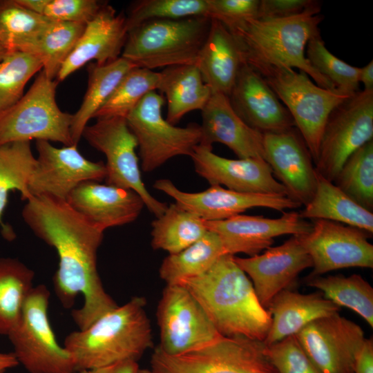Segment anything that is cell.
I'll return each instance as SVG.
<instances>
[{"label":"cell","instance_id":"cell-4","mask_svg":"<svg viewBox=\"0 0 373 373\" xmlns=\"http://www.w3.org/2000/svg\"><path fill=\"white\" fill-rule=\"evenodd\" d=\"M320 12L309 10L279 19L248 20L232 33L240 41L245 59L254 70L276 67L298 68L320 87L336 90L318 73L305 56V48L313 38L321 36Z\"/></svg>","mask_w":373,"mask_h":373},{"label":"cell","instance_id":"cell-6","mask_svg":"<svg viewBox=\"0 0 373 373\" xmlns=\"http://www.w3.org/2000/svg\"><path fill=\"white\" fill-rule=\"evenodd\" d=\"M256 71L264 78L289 112L314 164L330 113L352 95L320 87L300 70L266 67Z\"/></svg>","mask_w":373,"mask_h":373},{"label":"cell","instance_id":"cell-1","mask_svg":"<svg viewBox=\"0 0 373 373\" xmlns=\"http://www.w3.org/2000/svg\"><path fill=\"white\" fill-rule=\"evenodd\" d=\"M22 216L34 233L57 251L59 264L52 283L61 305L71 309L78 294H83V305L71 312L79 329L118 306L104 289L97 270V251L104 231L66 200L50 196H32L27 200Z\"/></svg>","mask_w":373,"mask_h":373},{"label":"cell","instance_id":"cell-19","mask_svg":"<svg viewBox=\"0 0 373 373\" xmlns=\"http://www.w3.org/2000/svg\"><path fill=\"white\" fill-rule=\"evenodd\" d=\"M264 159L287 196L307 205L316 189L317 172L311 153L296 127L282 133L263 134Z\"/></svg>","mask_w":373,"mask_h":373},{"label":"cell","instance_id":"cell-8","mask_svg":"<svg viewBox=\"0 0 373 373\" xmlns=\"http://www.w3.org/2000/svg\"><path fill=\"white\" fill-rule=\"evenodd\" d=\"M50 296L46 285L33 287L17 324L7 336L19 363L29 373H75L71 355L58 343L50 323Z\"/></svg>","mask_w":373,"mask_h":373},{"label":"cell","instance_id":"cell-23","mask_svg":"<svg viewBox=\"0 0 373 373\" xmlns=\"http://www.w3.org/2000/svg\"><path fill=\"white\" fill-rule=\"evenodd\" d=\"M128 32L126 16L117 14L111 6L103 3L95 16L86 23L56 80H65L90 61L103 65L117 59L122 55Z\"/></svg>","mask_w":373,"mask_h":373},{"label":"cell","instance_id":"cell-21","mask_svg":"<svg viewBox=\"0 0 373 373\" xmlns=\"http://www.w3.org/2000/svg\"><path fill=\"white\" fill-rule=\"evenodd\" d=\"M234 259L251 279L257 297L265 308L301 271L312 267V259L298 235L292 236L280 245L269 247L261 254L248 258L234 256Z\"/></svg>","mask_w":373,"mask_h":373},{"label":"cell","instance_id":"cell-33","mask_svg":"<svg viewBox=\"0 0 373 373\" xmlns=\"http://www.w3.org/2000/svg\"><path fill=\"white\" fill-rule=\"evenodd\" d=\"M224 254L219 236L208 230L204 236L186 248L169 254L160 267V277L166 285L179 284L203 274Z\"/></svg>","mask_w":373,"mask_h":373},{"label":"cell","instance_id":"cell-47","mask_svg":"<svg viewBox=\"0 0 373 373\" xmlns=\"http://www.w3.org/2000/svg\"><path fill=\"white\" fill-rule=\"evenodd\" d=\"M354 373H373V341L365 338L354 363Z\"/></svg>","mask_w":373,"mask_h":373},{"label":"cell","instance_id":"cell-36","mask_svg":"<svg viewBox=\"0 0 373 373\" xmlns=\"http://www.w3.org/2000/svg\"><path fill=\"white\" fill-rule=\"evenodd\" d=\"M305 283L340 307L354 311L373 327V288L361 275L308 276Z\"/></svg>","mask_w":373,"mask_h":373},{"label":"cell","instance_id":"cell-30","mask_svg":"<svg viewBox=\"0 0 373 373\" xmlns=\"http://www.w3.org/2000/svg\"><path fill=\"white\" fill-rule=\"evenodd\" d=\"M135 67L122 57L106 64L88 65V88L80 107L73 114L70 132L74 145H77L88 122L111 97L122 78Z\"/></svg>","mask_w":373,"mask_h":373},{"label":"cell","instance_id":"cell-17","mask_svg":"<svg viewBox=\"0 0 373 373\" xmlns=\"http://www.w3.org/2000/svg\"><path fill=\"white\" fill-rule=\"evenodd\" d=\"M153 187L204 221L223 220L254 207L284 211L301 206L287 195L241 193L219 185L191 193L180 190L170 180L159 179Z\"/></svg>","mask_w":373,"mask_h":373},{"label":"cell","instance_id":"cell-25","mask_svg":"<svg viewBox=\"0 0 373 373\" xmlns=\"http://www.w3.org/2000/svg\"><path fill=\"white\" fill-rule=\"evenodd\" d=\"M201 112L200 144L212 146L213 143H221L238 158L264 159L263 134L249 126L236 114L228 96L212 93Z\"/></svg>","mask_w":373,"mask_h":373},{"label":"cell","instance_id":"cell-12","mask_svg":"<svg viewBox=\"0 0 373 373\" xmlns=\"http://www.w3.org/2000/svg\"><path fill=\"white\" fill-rule=\"evenodd\" d=\"M82 136L90 146L104 154L107 184L136 192L155 218L164 212L167 204L153 196L143 182L136 154L137 142L126 118L97 119L95 124L84 128Z\"/></svg>","mask_w":373,"mask_h":373},{"label":"cell","instance_id":"cell-38","mask_svg":"<svg viewBox=\"0 0 373 373\" xmlns=\"http://www.w3.org/2000/svg\"><path fill=\"white\" fill-rule=\"evenodd\" d=\"M333 183L364 209L373 211V140L345 162Z\"/></svg>","mask_w":373,"mask_h":373},{"label":"cell","instance_id":"cell-10","mask_svg":"<svg viewBox=\"0 0 373 373\" xmlns=\"http://www.w3.org/2000/svg\"><path fill=\"white\" fill-rule=\"evenodd\" d=\"M164 102L160 93L151 91L126 118L136 138L141 168L144 172L155 171L174 157H190L201 142L200 125L191 124L179 127L163 117Z\"/></svg>","mask_w":373,"mask_h":373},{"label":"cell","instance_id":"cell-20","mask_svg":"<svg viewBox=\"0 0 373 373\" xmlns=\"http://www.w3.org/2000/svg\"><path fill=\"white\" fill-rule=\"evenodd\" d=\"M190 157L195 171L210 185L225 186L241 193L287 195L264 159H229L214 153L212 146L200 144Z\"/></svg>","mask_w":373,"mask_h":373},{"label":"cell","instance_id":"cell-39","mask_svg":"<svg viewBox=\"0 0 373 373\" xmlns=\"http://www.w3.org/2000/svg\"><path fill=\"white\" fill-rule=\"evenodd\" d=\"M160 79V72L140 67L133 68L122 78L93 118H126L148 93L157 90Z\"/></svg>","mask_w":373,"mask_h":373},{"label":"cell","instance_id":"cell-34","mask_svg":"<svg viewBox=\"0 0 373 373\" xmlns=\"http://www.w3.org/2000/svg\"><path fill=\"white\" fill-rule=\"evenodd\" d=\"M53 21L17 0H0V42L8 51L28 52Z\"/></svg>","mask_w":373,"mask_h":373},{"label":"cell","instance_id":"cell-7","mask_svg":"<svg viewBox=\"0 0 373 373\" xmlns=\"http://www.w3.org/2000/svg\"><path fill=\"white\" fill-rule=\"evenodd\" d=\"M56 79L41 70L28 90L10 109L0 115V146L18 141H52L68 146L73 114L63 112L55 99Z\"/></svg>","mask_w":373,"mask_h":373},{"label":"cell","instance_id":"cell-40","mask_svg":"<svg viewBox=\"0 0 373 373\" xmlns=\"http://www.w3.org/2000/svg\"><path fill=\"white\" fill-rule=\"evenodd\" d=\"M42 68V62L37 56L8 51L0 61V115L19 101L28 81Z\"/></svg>","mask_w":373,"mask_h":373},{"label":"cell","instance_id":"cell-46","mask_svg":"<svg viewBox=\"0 0 373 373\" xmlns=\"http://www.w3.org/2000/svg\"><path fill=\"white\" fill-rule=\"evenodd\" d=\"M309 10L320 12V2L314 0H260L257 19L286 18Z\"/></svg>","mask_w":373,"mask_h":373},{"label":"cell","instance_id":"cell-28","mask_svg":"<svg viewBox=\"0 0 373 373\" xmlns=\"http://www.w3.org/2000/svg\"><path fill=\"white\" fill-rule=\"evenodd\" d=\"M160 73L157 91L167 104L166 119L173 125L189 112L202 111L213 93L196 64L172 66Z\"/></svg>","mask_w":373,"mask_h":373},{"label":"cell","instance_id":"cell-42","mask_svg":"<svg viewBox=\"0 0 373 373\" xmlns=\"http://www.w3.org/2000/svg\"><path fill=\"white\" fill-rule=\"evenodd\" d=\"M306 48V57L312 66L331 82L337 90L349 95L358 91L360 68L334 55L325 47L321 36L312 39Z\"/></svg>","mask_w":373,"mask_h":373},{"label":"cell","instance_id":"cell-27","mask_svg":"<svg viewBox=\"0 0 373 373\" xmlns=\"http://www.w3.org/2000/svg\"><path fill=\"white\" fill-rule=\"evenodd\" d=\"M340 308L321 291L302 294L287 289L282 290L267 307L271 322L263 343L269 345L295 335L312 321L338 313Z\"/></svg>","mask_w":373,"mask_h":373},{"label":"cell","instance_id":"cell-13","mask_svg":"<svg viewBox=\"0 0 373 373\" xmlns=\"http://www.w3.org/2000/svg\"><path fill=\"white\" fill-rule=\"evenodd\" d=\"M159 348L175 355L198 349L223 336L202 307L183 285H166L157 309Z\"/></svg>","mask_w":373,"mask_h":373},{"label":"cell","instance_id":"cell-49","mask_svg":"<svg viewBox=\"0 0 373 373\" xmlns=\"http://www.w3.org/2000/svg\"><path fill=\"white\" fill-rule=\"evenodd\" d=\"M359 83L364 86V90H373V61L371 60L365 66L360 68Z\"/></svg>","mask_w":373,"mask_h":373},{"label":"cell","instance_id":"cell-44","mask_svg":"<svg viewBox=\"0 0 373 373\" xmlns=\"http://www.w3.org/2000/svg\"><path fill=\"white\" fill-rule=\"evenodd\" d=\"M208 16L224 26L231 33L248 20L257 19L260 0H207Z\"/></svg>","mask_w":373,"mask_h":373},{"label":"cell","instance_id":"cell-15","mask_svg":"<svg viewBox=\"0 0 373 373\" xmlns=\"http://www.w3.org/2000/svg\"><path fill=\"white\" fill-rule=\"evenodd\" d=\"M295 336L321 373H354L365 339L362 328L338 313L312 321Z\"/></svg>","mask_w":373,"mask_h":373},{"label":"cell","instance_id":"cell-24","mask_svg":"<svg viewBox=\"0 0 373 373\" xmlns=\"http://www.w3.org/2000/svg\"><path fill=\"white\" fill-rule=\"evenodd\" d=\"M66 200L75 211L103 231L133 222L145 207L134 191L95 181L81 183Z\"/></svg>","mask_w":373,"mask_h":373},{"label":"cell","instance_id":"cell-43","mask_svg":"<svg viewBox=\"0 0 373 373\" xmlns=\"http://www.w3.org/2000/svg\"><path fill=\"white\" fill-rule=\"evenodd\" d=\"M265 354L278 373H321L295 335L265 345Z\"/></svg>","mask_w":373,"mask_h":373},{"label":"cell","instance_id":"cell-41","mask_svg":"<svg viewBox=\"0 0 373 373\" xmlns=\"http://www.w3.org/2000/svg\"><path fill=\"white\" fill-rule=\"evenodd\" d=\"M207 0H139L132 3L127 16L128 30L150 20L207 17Z\"/></svg>","mask_w":373,"mask_h":373},{"label":"cell","instance_id":"cell-14","mask_svg":"<svg viewBox=\"0 0 373 373\" xmlns=\"http://www.w3.org/2000/svg\"><path fill=\"white\" fill-rule=\"evenodd\" d=\"M312 229L298 235L312 261L309 276L348 267H373L370 235L358 228L327 220H312Z\"/></svg>","mask_w":373,"mask_h":373},{"label":"cell","instance_id":"cell-11","mask_svg":"<svg viewBox=\"0 0 373 373\" xmlns=\"http://www.w3.org/2000/svg\"><path fill=\"white\" fill-rule=\"evenodd\" d=\"M372 140L373 90H358L330 113L314 163L316 172L333 182L347 158Z\"/></svg>","mask_w":373,"mask_h":373},{"label":"cell","instance_id":"cell-9","mask_svg":"<svg viewBox=\"0 0 373 373\" xmlns=\"http://www.w3.org/2000/svg\"><path fill=\"white\" fill-rule=\"evenodd\" d=\"M154 373H278L262 341L226 337L196 350L170 355L158 347L151 357Z\"/></svg>","mask_w":373,"mask_h":373},{"label":"cell","instance_id":"cell-50","mask_svg":"<svg viewBox=\"0 0 373 373\" xmlns=\"http://www.w3.org/2000/svg\"><path fill=\"white\" fill-rule=\"evenodd\" d=\"M18 364L19 362L13 352H0V373H5Z\"/></svg>","mask_w":373,"mask_h":373},{"label":"cell","instance_id":"cell-52","mask_svg":"<svg viewBox=\"0 0 373 373\" xmlns=\"http://www.w3.org/2000/svg\"><path fill=\"white\" fill-rule=\"evenodd\" d=\"M138 373H154V372L151 370H149L140 369Z\"/></svg>","mask_w":373,"mask_h":373},{"label":"cell","instance_id":"cell-29","mask_svg":"<svg viewBox=\"0 0 373 373\" xmlns=\"http://www.w3.org/2000/svg\"><path fill=\"white\" fill-rule=\"evenodd\" d=\"M300 213L305 219L331 220L373 233V213L318 173L315 193Z\"/></svg>","mask_w":373,"mask_h":373},{"label":"cell","instance_id":"cell-18","mask_svg":"<svg viewBox=\"0 0 373 373\" xmlns=\"http://www.w3.org/2000/svg\"><path fill=\"white\" fill-rule=\"evenodd\" d=\"M208 230L220 238L226 254L242 253L249 256L270 247L274 238L303 235L312 229V223L296 211L284 212L277 218L239 214L218 221H205Z\"/></svg>","mask_w":373,"mask_h":373},{"label":"cell","instance_id":"cell-22","mask_svg":"<svg viewBox=\"0 0 373 373\" xmlns=\"http://www.w3.org/2000/svg\"><path fill=\"white\" fill-rule=\"evenodd\" d=\"M228 97L236 114L262 134L282 133L295 127L287 108L264 78L247 63L241 68Z\"/></svg>","mask_w":373,"mask_h":373},{"label":"cell","instance_id":"cell-35","mask_svg":"<svg viewBox=\"0 0 373 373\" xmlns=\"http://www.w3.org/2000/svg\"><path fill=\"white\" fill-rule=\"evenodd\" d=\"M34 276L17 259L0 258V334L8 336L17 324Z\"/></svg>","mask_w":373,"mask_h":373},{"label":"cell","instance_id":"cell-51","mask_svg":"<svg viewBox=\"0 0 373 373\" xmlns=\"http://www.w3.org/2000/svg\"><path fill=\"white\" fill-rule=\"evenodd\" d=\"M8 52V48L1 42H0V61L3 60Z\"/></svg>","mask_w":373,"mask_h":373},{"label":"cell","instance_id":"cell-31","mask_svg":"<svg viewBox=\"0 0 373 373\" xmlns=\"http://www.w3.org/2000/svg\"><path fill=\"white\" fill-rule=\"evenodd\" d=\"M37 163L30 141H18L0 146V226L3 238L12 240L15 233L6 224L2 216L10 191L17 190L21 199L28 200L31 195L28 184Z\"/></svg>","mask_w":373,"mask_h":373},{"label":"cell","instance_id":"cell-3","mask_svg":"<svg viewBox=\"0 0 373 373\" xmlns=\"http://www.w3.org/2000/svg\"><path fill=\"white\" fill-rule=\"evenodd\" d=\"M143 297H133L106 312L88 327L70 333L64 347L76 372L137 359L152 346L150 321Z\"/></svg>","mask_w":373,"mask_h":373},{"label":"cell","instance_id":"cell-26","mask_svg":"<svg viewBox=\"0 0 373 373\" xmlns=\"http://www.w3.org/2000/svg\"><path fill=\"white\" fill-rule=\"evenodd\" d=\"M245 64L238 39L220 22L211 19L208 35L195 64L204 83L213 93L228 96Z\"/></svg>","mask_w":373,"mask_h":373},{"label":"cell","instance_id":"cell-2","mask_svg":"<svg viewBox=\"0 0 373 373\" xmlns=\"http://www.w3.org/2000/svg\"><path fill=\"white\" fill-rule=\"evenodd\" d=\"M179 285L195 298L223 336L262 342L265 339L271 316L260 304L252 283L234 256H220L205 272Z\"/></svg>","mask_w":373,"mask_h":373},{"label":"cell","instance_id":"cell-32","mask_svg":"<svg viewBox=\"0 0 373 373\" xmlns=\"http://www.w3.org/2000/svg\"><path fill=\"white\" fill-rule=\"evenodd\" d=\"M151 245L169 254L194 243L208 231L206 222L176 202L151 222Z\"/></svg>","mask_w":373,"mask_h":373},{"label":"cell","instance_id":"cell-16","mask_svg":"<svg viewBox=\"0 0 373 373\" xmlns=\"http://www.w3.org/2000/svg\"><path fill=\"white\" fill-rule=\"evenodd\" d=\"M38 157L28 189L32 196H50L66 200L79 184L106 178L105 164L84 157L77 145L62 148L50 142L37 140Z\"/></svg>","mask_w":373,"mask_h":373},{"label":"cell","instance_id":"cell-37","mask_svg":"<svg viewBox=\"0 0 373 373\" xmlns=\"http://www.w3.org/2000/svg\"><path fill=\"white\" fill-rule=\"evenodd\" d=\"M86 23L53 21L28 53L37 56L43 64L42 70L50 79L58 73L83 33Z\"/></svg>","mask_w":373,"mask_h":373},{"label":"cell","instance_id":"cell-48","mask_svg":"<svg viewBox=\"0 0 373 373\" xmlns=\"http://www.w3.org/2000/svg\"><path fill=\"white\" fill-rule=\"evenodd\" d=\"M140 369L137 361L126 360L103 367L78 371L75 373H138Z\"/></svg>","mask_w":373,"mask_h":373},{"label":"cell","instance_id":"cell-45","mask_svg":"<svg viewBox=\"0 0 373 373\" xmlns=\"http://www.w3.org/2000/svg\"><path fill=\"white\" fill-rule=\"evenodd\" d=\"M102 4L96 0H46L41 15L55 21L86 23Z\"/></svg>","mask_w":373,"mask_h":373},{"label":"cell","instance_id":"cell-5","mask_svg":"<svg viewBox=\"0 0 373 373\" xmlns=\"http://www.w3.org/2000/svg\"><path fill=\"white\" fill-rule=\"evenodd\" d=\"M210 25L207 17L144 22L128 30L121 57L152 70L195 64Z\"/></svg>","mask_w":373,"mask_h":373}]
</instances>
